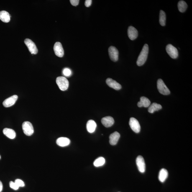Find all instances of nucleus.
<instances>
[{
  "label": "nucleus",
  "mask_w": 192,
  "mask_h": 192,
  "mask_svg": "<svg viewBox=\"0 0 192 192\" xmlns=\"http://www.w3.org/2000/svg\"><path fill=\"white\" fill-rule=\"evenodd\" d=\"M25 44L27 46L29 51L31 54L36 55L38 53V49L37 46L32 40L29 39H26L24 41Z\"/></svg>",
  "instance_id": "6"
},
{
  "label": "nucleus",
  "mask_w": 192,
  "mask_h": 192,
  "mask_svg": "<svg viewBox=\"0 0 192 192\" xmlns=\"http://www.w3.org/2000/svg\"><path fill=\"white\" fill-rule=\"evenodd\" d=\"M149 51L148 46L145 44L141 51L137 60V65L139 66H142L145 63L147 60Z\"/></svg>",
  "instance_id": "1"
},
{
  "label": "nucleus",
  "mask_w": 192,
  "mask_h": 192,
  "mask_svg": "<svg viewBox=\"0 0 192 192\" xmlns=\"http://www.w3.org/2000/svg\"><path fill=\"white\" fill-rule=\"evenodd\" d=\"M102 124L106 127H109L112 126L114 123V120L111 116H108L102 119Z\"/></svg>",
  "instance_id": "14"
},
{
  "label": "nucleus",
  "mask_w": 192,
  "mask_h": 192,
  "mask_svg": "<svg viewBox=\"0 0 192 192\" xmlns=\"http://www.w3.org/2000/svg\"><path fill=\"white\" fill-rule=\"evenodd\" d=\"M70 139L66 137H60L57 139L56 143L60 147H64L68 146L70 143Z\"/></svg>",
  "instance_id": "16"
},
{
  "label": "nucleus",
  "mask_w": 192,
  "mask_h": 192,
  "mask_svg": "<svg viewBox=\"0 0 192 192\" xmlns=\"http://www.w3.org/2000/svg\"><path fill=\"white\" fill-rule=\"evenodd\" d=\"M3 190V184L2 182L0 181V192L2 191Z\"/></svg>",
  "instance_id": "31"
},
{
  "label": "nucleus",
  "mask_w": 192,
  "mask_h": 192,
  "mask_svg": "<svg viewBox=\"0 0 192 192\" xmlns=\"http://www.w3.org/2000/svg\"><path fill=\"white\" fill-rule=\"evenodd\" d=\"M162 106L160 104L154 103L149 107L148 111L150 113H153L155 111H158L162 109Z\"/></svg>",
  "instance_id": "22"
},
{
  "label": "nucleus",
  "mask_w": 192,
  "mask_h": 192,
  "mask_svg": "<svg viewBox=\"0 0 192 192\" xmlns=\"http://www.w3.org/2000/svg\"><path fill=\"white\" fill-rule=\"evenodd\" d=\"M18 99L17 95H14L9 98H7L3 101V106L6 108L11 107L15 104Z\"/></svg>",
  "instance_id": "11"
},
{
  "label": "nucleus",
  "mask_w": 192,
  "mask_h": 192,
  "mask_svg": "<svg viewBox=\"0 0 192 192\" xmlns=\"http://www.w3.org/2000/svg\"><path fill=\"white\" fill-rule=\"evenodd\" d=\"M178 8L179 11L181 13L184 12L186 11L188 5L186 3L183 1H180L178 3Z\"/></svg>",
  "instance_id": "23"
},
{
  "label": "nucleus",
  "mask_w": 192,
  "mask_h": 192,
  "mask_svg": "<svg viewBox=\"0 0 192 192\" xmlns=\"http://www.w3.org/2000/svg\"><path fill=\"white\" fill-rule=\"evenodd\" d=\"M92 1L91 0H86L85 1V5L87 7H89L91 5Z\"/></svg>",
  "instance_id": "30"
},
{
  "label": "nucleus",
  "mask_w": 192,
  "mask_h": 192,
  "mask_svg": "<svg viewBox=\"0 0 192 192\" xmlns=\"http://www.w3.org/2000/svg\"><path fill=\"white\" fill-rule=\"evenodd\" d=\"M63 73L65 76L69 77L72 74L71 70L68 68H65L63 70Z\"/></svg>",
  "instance_id": "26"
},
{
  "label": "nucleus",
  "mask_w": 192,
  "mask_h": 192,
  "mask_svg": "<svg viewBox=\"0 0 192 192\" xmlns=\"http://www.w3.org/2000/svg\"><path fill=\"white\" fill-rule=\"evenodd\" d=\"M108 51L111 60L115 62L117 61L119 59V51L115 47L111 46L109 47Z\"/></svg>",
  "instance_id": "8"
},
{
  "label": "nucleus",
  "mask_w": 192,
  "mask_h": 192,
  "mask_svg": "<svg viewBox=\"0 0 192 192\" xmlns=\"http://www.w3.org/2000/svg\"><path fill=\"white\" fill-rule=\"evenodd\" d=\"M167 53L172 58L176 59L178 56V51L176 47L171 44H168L166 47Z\"/></svg>",
  "instance_id": "5"
},
{
  "label": "nucleus",
  "mask_w": 192,
  "mask_h": 192,
  "mask_svg": "<svg viewBox=\"0 0 192 192\" xmlns=\"http://www.w3.org/2000/svg\"><path fill=\"white\" fill-rule=\"evenodd\" d=\"M53 50L55 55L57 56L62 57L64 55V51L62 44L60 42H57L54 45Z\"/></svg>",
  "instance_id": "10"
},
{
  "label": "nucleus",
  "mask_w": 192,
  "mask_h": 192,
  "mask_svg": "<svg viewBox=\"0 0 192 192\" xmlns=\"http://www.w3.org/2000/svg\"><path fill=\"white\" fill-rule=\"evenodd\" d=\"M1 155H0V159H1Z\"/></svg>",
  "instance_id": "32"
},
{
  "label": "nucleus",
  "mask_w": 192,
  "mask_h": 192,
  "mask_svg": "<svg viewBox=\"0 0 192 192\" xmlns=\"http://www.w3.org/2000/svg\"><path fill=\"white\" fill-rule=\"evenodd\" d=\"M22 128L25 135L30 136L33 134L34 129L32 123L29 121H25L23 123Z\"/></svg>",
  "instance_id": "4"
},
{
  "label": "nucleus",
  "mask_w": 192,
  "mask_h": 192,
  "mask_svg": "<svg viewBox=\"0 0 192 192\" xmlns=\"http://www.w3.org/2000/svg\"><path fill=\"white\" fill-rule=\"evenodd\" d=\"M120 134L117 132L113 133L109 136V142L111 145H115L117 144L120 138Z\"/></svg>",
  "instance_id": "15"
},
{
  "label": "nucleus",
  "mask_w": 192,
  "mask_h": 192,
  "mask_svg": "<svg viewBox=\"0 0 192 192\" xmlns=\"http://www.w3.org/2000/svg\"><path fill=\"white\" fill-rule=\"evenodd\" d=\"M105 162V160L104 158L100 157L96 159L94 162V165L96 167L101 166L104 165Z\"/></svg>",
  "instance_id": "25"
},
{
  "label": "nucleus",
  "mask_w": 192,
  "mask_h": 192,
  "mask_svg": "<svg viewBox=\"0 0 192 192\" xmlns=\"http://www.w3.org/2000/svg\"><path fill=\"white\" fill-rule=\"evenodd\" d=\"M0 19L3 22L8 23L11 20V16L7 11H0Z\"/></svg>",
  "instance_id": "21"
},
{
  "label": "nucleus",
  "mask_w": 192,
  "mask_h": 192,
  "mask_svg": "<svg viewBox=\"0 0 192 192\" xmlns=\"http://www.w3.org/2000/svg\"><path fill=\"white\" fill-rule=\"evenodd\" d=\"M136 163L139 171L141 173H144L146 170V164L142 156H138L136 158Z\"/></svg>",
  "instance_id": "9"
},
{
  "label": "nucleus",
  "mask_w": 192,
  "mask_h": 192,
  "mask_svg": "<svg viewBox=\"0 0 192 192\" xmlns=\"http://www.w3.org/2000/svg\"><path fill=\"white\" fill-rule=\"evenodd\" d=\"M3 134L6 137L11 139H13L16 137V133L13 129L5 128L3 130Z\"/></svg>",
  "instance_id": "19"
},
{
  "label": "nucleus",
  "mask_w": 192,
  "mask_h": 192,
  "mask_svg": "<svg viewBox=\"0 0 192 192\" xmlns=\"http://www.w3.org/2000/svg\"><path fill=\"white\" fill-rule=\"evenodd\" d=\"M168 173L165 169H162L160 171L159 173L158 178L159 180L161 182L163 183L165 181L166 179L168 178Z\"/></svg>",
  "instance_id": "20"
},
{
  "label": "nucleus",
  "mask_w": 192,
  "mask_h": 192,
  "mask_svg": "<svg viewBox=\"0 0 192 192\" xmlns=\"http://www.w3.org/2000/svg\"><path fill=\"white\" fill-rule=\"evenodd\" d=\"M166 19V16L165 13L163 11L161 10L160 11V19H159V22L161 25L165 26Z\"/></svg>",
  "instance_id": "24"
},
{
  "label": "nucleus",
  "mask_w": 192,
  "mask_h": 192,
  "mask_svg": "<svg viewBox=\"0 0 192 192\" xmlns=\"http://www.w3.org/2000/svg\"><path fill=\"white\" fill-rule=\"evenodd\" d=\"M151 101L148 98L146 97L142 96L140 98V101L137 103V105L139 108L144 107L148 108L150 106Z\"/></svg>",
  "instance_id": "17"
},
{
  "label": "nucleus",
  "mask_w": 192,
  "mask_h": 192,
  "mask_svg": "<svg viewBox=\"0 0 192 192\" xmlns=\"http://www.w3.org/2000/svg\"><path fill=\"white\" fill-rule=\"evenodd\" d=\"M56 82L59 88L61 91H65L68 89L69 82L67 79L65 77H58L56 79Z\"/></svg>",
  "instance_id": "2"
},
{
  "label": "nucleus",
  "mask_w": 192,
  "mask_h": 192,
  "mask_svg": "<svg viewBox=\"0 0 192 192\" xmlns=\"http://www.w3.org/2000/svg\"><path fill=\"white\" fill-rule=\"evenodd\" d=\"M96 123L95 121L91 120H89L87 124V130L90 133H92L96 130Z\"/></svg>",
  "instance_id": "18"
},
{
  "label": "nucleus",
  "mask_w": 192,
  "mask_h": 192,
  "mask_svg": "<svg viewBox=\"0 0 192 192\" xmlns=\"http://www.w3.org/2000/svg\"><path fill=\"white\" fill-rule=\"evenodd\" d=\"M106 83L110 87L117 91L120 90L122 88L121 85L119 83L110 78H108L106 79Z\"/></svg>",
  "instance_id": "13"
},
{
  "label": "nucleus",
  "mask_w": 192,
  "mask_h": 192,
  "mask_svg": "<svg viewBox=\"0 0 192 192\" xmlns=\"http://www.w3.org/2000/svg\"><path fill=\"white\" fill-rule=\"evenodd\" d=\"M129 125L131 129L136 133L140 132L141 126L140 124L137 119L134 117L130 118L129 121Z\"/></svg>",
  "instance_id": "7"
},
{
  "label": "nucleus",
  "mask_w": 192,
  "mask_h": 192,
  "mask_svg": "<svg viewBox=\"0 0 192 192\" xmlns=\"http://www.w3.org/2000/svg\"><path fill=\"white\" fill-rule=\"evenodd\" d=\"M14 182L19 187H23L25 185L24 182L22 180L19 179H17L15 180Z\"/></svg>",
  "instance_id": "27"
},
{
  "label": "nucleus",
  "mask_w": 192,
  "mask_h": 192,
  "mask_svg": "<svg viewBox=\"0 0 192 192\" xmlns=\"http://www.w3.org/2000/svg\"><path fill=\"white\" fill-rule=\"evenodd\" d=\"M9 186L11 188L15 190L18 189L19 188V187L16 184V183L12 181L10 182Z\"/></svg>",
  "instance_id": "28"
},
{
  "label": "nucleus",
  "mask_w": 192,
  "mask_h": 192,
  "mask_svg": "<svg viewBox=\"0 0 192 192\" xmlns=\"http://www.w3.org/2000/svg\"><path fill=\"white\" fill-rule=\"evenodd\" d=\"M70 1L72 6H76L78 5L79 1V0H70Z\"/></svg>",
  "instance_id": "29"
},
{
  "label": "nucleus",
  "mask_w": 192,
  "mask_h": 192,
  "mask_svg": "<svg viewBox=\"0 0 192 192\" xmlns=\"http://www.w3.org/2000/svg\"><path fill=\"white\" fill-rule=\"evenodd\" d=\"M128 37L132 40H135L138 36V32L135 27L132 26H129L127 30Z\"/></svg>",
  "instance_id": "12"
},
{
  "label": "nucleus",
  "mask_w": 192,
  "mask_h": 192,
  "mask_svg": "<svg viewBox=\"0 0 192 192\" xmlns=\"http://www.w3.org/2000/svg\"><path fill=\"white\" fill-rule=\"evenodd\" d=\"M158 89L159 92L164 95H168L170 94V91L167 87L163 80L161 79L158 80L157 82Z\"/></svg>",
  "instance_id": "3"
}]
</instances>
